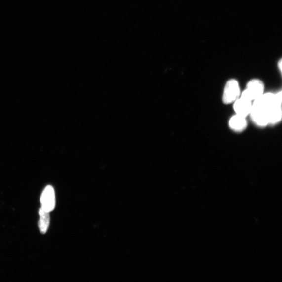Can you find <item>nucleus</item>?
Wrapping results in <instances>:
<instances>
[{"label": "nucleus", "mask_w": 282, "mask_h": 282, "mask_svg": "<svg viewBox=\"0 0 282 282\" xmlns=\"http://www.w3.org/2000/svg\"><path fill=\"white\" fill-rule=\"evenodd\" d=\"M274 105H268L261 102L258 99L254 100L250 114L254 123L260 127L268 125L269 109Z\"/></svg>", "instance_id": "obj_1"}, {"label": "nucleus", "mask_w": 282, "mask_h": 282, "mask_svg": "<svg viewBox=\"0 0 282 282\" xmlns=\"http://www.w3.org/2000/svg\"><path fill=\"white\" fill-rule=\"evenodd\" d=\"M265 85L262 81L258 79H253L249 81L241 97L252 102L264 94Z\"/></svg>", "instance_id": "obj_2"}, {"label": "nucleus", "mask_w": 282, "mask_h": 282, "mask_svg": "<svg viewBox=\"0 0 282 282\" xmlns=\"http://www.w3.org/2000/svg\"><path fill=\"white\" fill-rule=\"evenodd\" d=\"M241 96V90L238 81L231 79L227 81L223 94V102L225 104L234 103Z\"/></svg>", "instance_id": "obj_3"}, {"label": "nucleus", "mask_w": 282, "mask_h": 282, "mask_svg": "<svg viewBox=\"0 0 282 282\" xmlns=\"http://www.w3.org/2000/svg\"><path fill=\"white\" fill-rule=\"evenodd\" d=\"M41 207L48 212L54 210L56 206V195L54 188L51 186H47L44 188L40 198Z\"/></svg>", "instance_id": "obj_4"}, {"label": "nucleus", "mask_w": 282, "mask_h": 282, "mask_svg": "<svg viewBox=\"0 0 282 282\" xmlns=\"http://www.w3.org/2000/svg\"><path fill=\"white\" fill-rule=\"evenodd\" d=\"M234 103V109L236 114L245 118L250 114L252 103L249 100L240 97Z\"/></svg>", "instance_id": "obj_5"}, {"label": "nucleus", "mask_w": 282, "mask_h": 282, "mask_svg": "<svg viewBox=\"0 0 282 282\" xmlns=\"http://www.w3.org/2000/svg\"><path fill=\"white\" fill-rule=\"evenodd\" d=\"M230 128L235 132H241L247 127L246 118L236 114L229 121Z\"/></svg>", "instance_id": "obj_6"}, {"label": "nucleus", "mask_w": 282, "mask_h": 282, "mask_svg": "<svg viewBox=\"0 0 282 282\" xmlns=\"http://www.w3.org/2000/svg\"><path fill=\"white\" fill-rule=\"evenodd\" d=\"M281 105L275 103L269 109L268 113L269 124H275L279 122L282 119Z\"/></svg>", "instance_id": "obj_7"}, {"label": "nucleus", "mask_w": 282, "mask_h": 282, "mask_svg": "<svg viewBox=\"0 0 282 282\" xmlns=\"http://www.w3.org/2000/svg\"><path fill=\"white\" fill-rule=\"evenodd\" d=\"M49 212L44 211L42 208L39 211L40 220L39 227L41 233L44 234L47 232L50 222Z\"/></svg>", "instance_id": "obj_8"}, {"label": "nucleus", "mask_w": 282, "mask_h": 282, "mask_svg": "<svg viewBox=\"0 0 282 282\" xmlns=\"http://www.w3.org/2000/svg\"><path fill=\"white\" fill-rule=\"evenodd\" d=\"M282 60L281 59L278 62V67L281 72H282Z\"/></svg>", "instance_id": "obj_9"}]
</instances>
